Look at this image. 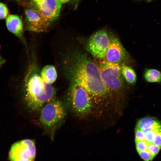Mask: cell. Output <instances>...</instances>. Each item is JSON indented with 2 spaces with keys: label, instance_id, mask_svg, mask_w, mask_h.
<instances>
[{
  "label": "cell",
  "instance_id": "4fadbf2b",
  "mask_svg": "<svg viewBox=\"0 0 161 161\" xmlns=\"http://www.w3.org/2000/svg\"><path fill=\"white\" fill-rule=\"evenodd\" d=\"M143 77L147 83L161 84V72L157 69L145 68L143 72Z\"/></svg>",
  "mask_w": 161,
  "mask_h": 161
},
{
  "label": "cell",
  "instance_id": "e0dca14e",
  "mask_svg": "<svg viewBox=\"0 0 161 161\" xmlns=\"http://www.w3.org/2000/svg\"><path fill=\"white\" fill-rule=\"evenodd\" d=\"M62 4L66 3L70 0H58Z\"/></svg>",
  "mask_w": 161,
  "mask_h": 161
},
{
  "label": "cell",
  "instance_id": "30bf717a",
  "mask_svg": "<svg viewBox=\"0 0 161 161\" xmlns=\"http://www.w3.org/2000/svg\"><path fill=\"white\" fill-rule=\"evenodd\" d=\"M126 55V50L119 40L114 36L109 35L104 59L111 63L120 64Z\"/></svg>",
  "mask_w": 161,
  "mask_h": 161
},
{
  "label": "cell",
  "instance_id": "7c38bea8",
  "mask_svg": "<svg viewBox=\"0 0 161 161\" xmlns=\"http://www.w3.org/2000/svg\"><path fill=\"white\" fill-rule=\"evenodd\" d=\"M6 21L8 30L24 41L23 24L20 17L16 15H9L7 18Z\"/></svg>",
  "mask_w": 161,
  "mask_h": 161
},
{
  "label": "cell",
  "instance_id": "6da1fadb",
  "mask_svg": "<svg viewBox=\"0 0 161 161\" xmlns=\"http://www.w3.org/2000/svg\"><path fill=\"white\" fill-rule=\"evenodd\" d=\"M66 58L64 71L70 82L76 83L86 91L94 107L109 104L112 94L102 80L95 61L78 51L72 52Z\"/></svg>",
  "mask_w": 161,
  "mask_h": 161
},
{
  "label": "cell",
  "instance_id": "7a4b0ae2",
  "mask_svg": "<svg viewBox=\"0 0 161 161\" xmlns=\"http://www.w3.org/2000/svg\"><path fill=\"white\" fill-rule=\"evenodd\" d=\"M136 148L140 157L152 161L161 149V121L151 116L137 122L135 129Z\"/></svg>",
  "mask_w": 161,
  "mask_h": 161
},
{
  "label": "cell",
  "instance_id": "277c9868",
  "mask_svg": "<svg viewBox=\"0 0 161 161\" xmlns=\"http://www.w3.org/2000/svg\"><path fill=\"white\" fill-rule=\"evenodd\" d=\"M68 104L74 113L84 118L92 113L94 107L86 91L76 83L70 82L67 93Z\"/></svg>",
  "mask_w": 161,
  "mask_h": 161
},
{
  "label": "cell",
  "instance_id": "8fae6325",
  "mask_svg": "<svg viewBox=\"0 0 161 161\" xmlns=\"http://www.w3.org/2000/svg\"><path fill=\"white\" fill-rule=\"evenodd\" d=\"M34 4L41 16L50 23L59 16L62 4L58 0H42Z\"/></svg>",
  "mask_w": 161,
  "mask_h": 161
},
{
  "label": "cell",
  "instance_id": "52a82bcc",
  "mask_svg": "<svg viewBox=\"0 0 161 161\" xmlns=\"http://www.w3.org/2000/svg\"><path fill=\"white\" fill-rule=\"evenodd\" d=\"M36 156V148L33 140L26 139L15 143L9 153V158L13 161H33Z\"/></svg>",
  "mask_w": 161,
  "mask_h": 161
},
{
  "label": "cell",
  "instance_id": "2e32d148",
  "mask_svg": "<svg viewBox=\"0 0 161 161\" xmlns=\"http://www.w3.org/2000/svg\"><path fill=\"white\" fill-rule=\"evenodd\" d=\"M8 14L9 11L7 7L0 2V20L7 18Z\"/></svg>",
  "mask_w": 161,
  "mask_h": 161
},
{
  "label": "cell",
  "instance_id": "ffe728a7",
  "mask_svg": "<svg viewBox=\"0 0 161 161\" xmlns=\"http://www.w3.org/2000/svg\"><path fill=\"white\" fill-rule=\"evenodd\" d=\"M137 0L139 1H143V0Z\"/></svg>",
  "mask_w": 161,
  "mask_h": 161
},
{
  "label": "cell",
  "instance_id": "3957f363",
  "mask_svg": "<svg viewBox=\"0 0 161 161\" xmlns=\"http://www.w3.org/2000/svg\"><path fill=\"white\" fill-rule=\"evenodd\" d=\"M36 64H30L24 80V99L27 107L33 111L40 110L55 97L56 91L51 84L41 77Z\"/></svg>",
  "mask_w": 161,
  "mask_h": 161
},
{
  "label": "cell",
  "instance_id": "5b68a950",
  "mask_svg": "<svg viewBox=\"0 0 161 161\" xmlns=\"http://www.w3.org/2000/svg\"><path fill=\"white\" fill-rule=\"evenodd\" d=\"M95 59L101 78L111 93L121 92L123 88L124 79L121 65L109 62L104 59Z\"/></svg>",
  "mask_w": 161,
  "mask_h": 161
},
{
  "label": "cell",
  "instance_id": "9c48e42d",
  "mask_svg": "<svg viewBox=\"0 0 161 161\" xmlns=\"http://www.w3.org/2000/svg\"><path fill=\"white\" fill-rule=\"evenodd\" d=\"M24 13L26 28L27 30L40 32L47 29L50 22L44 19L35 7L25 9Z\"/></svg>",
  "mask_w": 161,
  "mask_h": 161
},
{
  "label": "cell",
  "instance_id": "9a60e30c",
  "mask_svg": "<svg viewBox=\"0 0 161 161\" xmlns=\"http://www.w3.org/2000/svg\"><path fill=\"white\" fill-rule=\"evenodd\" d=\"M121 69L124 79L127 83L131 86L134 85L137 80V76L135 70L130 66L121 65Z\"/></svg>",
  "mask_w": 161,
  "mask_h": 161
},
{
  "label": "cell",
  "instance_id": "7402d4cb",
  "mask_svg": "<svg viewBox=\"0 0 161 161\" xmlns=\"http://www.w3.org/2000/svg\"><path fill=\"white\" fill-rule=\"evenodd\" d=\"M1 60V57L0 55V61Z\"/></svg>",
  "mask_w": 161,
  "mask_h": 161
},
{
  "label": "cell",
  "instance_id": "ac0fdd59",
  "mask_svg": "<svg viewBox=\"0 0 161 161\" xmlns=\"http://www.w3.org/2000/svg\"><path fill=\"white\" fill-rule=\"evenodd\" d=\"M34 3H38L42 0H31Z\"/></svg>",
  "mask_w": 161,
  "mask_h": 161
},
{
  "label": "cell",
  "instance_id": "44dd1931",
  "mask_svg": "<svg viewBox=\"0 0 161 161\" xmlns=\"http://www.w3.org/2000/svg\"><path fill=\"white\" fill-rule=\"evenodd\" d=\"M16 1H20L21 0H16Z\"/></svg>",
  "mask_w": 161,
  "mask_h": 161
},
{
  "label": "cell",
  "instance_id": "d6986e66",
  "mask_svg": "<svg viewBox=\"0 0 161 161\" xmlns=\"http://www.w3.org/2000/svg\"><path fill=\"white\" fill-rule=\"evenodd\" d=\"M4 60H1L0 61V66L4 63Z\"/></svg>",
  "mask_w": 161,
  "mask_h": 161
},
{
  "label": "cell",
  "instance_id": "8992f818",
  "mask_svg": "<svg viewBox=\"0 0 161 161\" xmlns=\"http://www.w3.org/2000/svg\"><path fill=\"white\" fill-rule=\"evenodd\" d=\"M40 121L47 128H52L64 118L66 111L64 105L55 97L45 104L40 110Z\"/></svg>",
  "mask_w": 161,
  "mask_h": 161
},
{
  "label": "cell",
  "instance_id": "5bb4252c",
  "mask_svg": "<svg viewBox=\"0 0 161 161\" xmlns=\"http://www.w3.org/2000/svg\"><path fill=\"white\" fill-rule=\"evenodd\" d=\"M42 79L49 84L53 83L57 78V72L55 66L52 65H47L44 66L40 72Z\"/></svg>",
  "mask_w": 161,
  "mask_h": 161
},
{
  "label": "cell",
  "instance_id": "ba28073f",
  "mask_svg": "<svg viewBox=\"0 0 161 161\" xmlns=\"http://www.w3.org/2000/svg\"><path fill=\"white\" fill-rule=\"evenodd\" d=\"M109 41V36L105 30L93 35L88 41L86 49L94 58L104 59Z\"/></svg>",
  "mask_w": 161,
  "mask_h": 161
}]
</instances>
